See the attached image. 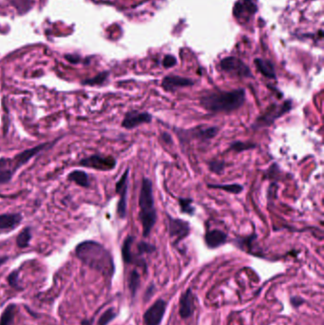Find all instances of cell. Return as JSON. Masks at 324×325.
Instances as JSON below:
<instances>
[{
    "instance_id": "obj_1",
    "label": "cell",
    "mask_w": 324,
    "mask_h": 325,
    "mask_svg": "<svg viewBox=\"0 0 324 325\" xmlns=\"http://www.w3.org/2000/svg\"><path fill=\"white\" fill-rule=\"evenodd\" d=\"M76 256L86 265L102 274L111 277L114 273V263L110 253L102 244L95 241H86L78 244Z\"/></svg>"
},
{
    "instance_id": "obj_2",
    "label": "cell",
    "mask_w": 324,
    "mask_h": 325,
    "mask_svg": "<svg viewBox=\"0 0 324 325\" xmlns=\"http://www.w3.org/2000/svg\"><path fill=\"white\" fill-rule=\"evenodd\" d=\"M246 99L245 90L238 88L234 90H217L204 95L200 98V104L211 113H230L241 108Z\"/></svg>"
},
{
    "instance_id": "obj_3",
    "label": "cell",
    "mask_w": 324,
    "mask_h": 325,
    "mask_svg": "<svg viewBox=\"0 0 324 325\" xmlns=\"http://www.w3.org/2000/svg\"><path fill=\"white\" fill-rule=\"evenodd\" d=\"M139 217L143 227V236L149 237L157 222V211L153 197V184L149 178H144L139 195Z\"/></svg>"
},
{
    "instance_id": "obj_4",
    "label": "cell",
    "mask_w": 324,
    "mask_h": 325,
    "mask_svg": "<svg viewBox=\"0 0 324 325\" xmlns=\"http://www.w3.org/2000/svg\"><path fill=\"white\" fill-rule=\"evenodd\" d=\"M292 108L293 103L291 100L284 102L281 105L272 104L264 110V112L257 118L255 123L252 125V128L254 129H259L270 127L277 119L291 111Z\"/></svg>"
},
{
    "instance_id": "obj_5",
    "label": "cell",
    "mask_w": 324,
    "mask_h": 325,
    "mask_svg": "<svg viewBox=\"0 0 324 325\" xmlns=\"http://www.w3.org/2000/svg\"><path fill=\"white\" fill-rule=\"evenodd\" d=\"M175 131L181 142L188 143L191 140L210 141L216 137L219 129L217 127L198 126L196 128L190 129H175Z\"/></svg>"
},
{
    "instance_id": "obj_6",
    "label": "cell",
    "mask_w": 324,
    "mask_h": 325,
    "mask_svg": "<svg viewBox=\"0 0 324 325\" xmlns=\"http://www.w3.org/2000/svg\"><path fill=\"white\" fill-rule=\"evenodd\" d=\"M220 68L226 74H229L233 76L241 77V78L252 77V73L250 71L249 67L246 66L239 58L233 57V56L223 58L220 63Z\"/></svg>"
},
{
    "instance_id": "obj_7",
    "label": "cell",
    "mask_w": 324,
    "mask_h": 325,
    "mask_svg": "<svg viewBox=\"0 0 324 325\" xmlns=\"http://www.w3.org/2000/svg\"><path fill=\"white\" fill-rule=\"evenodd\" d=\"M169 236L173 245H177L190 234V224L182 219H175L168 215Z\"/></svg>"
},
{
    "instance_id": "obj_8",
    "label": "cell",
    "mask_w": 324,
    "mask_h": 325,
    "mask_svg": "<svg viewBox=\"0 0 324 325\" xmlns=\"http://www.w3.org/2000/svg\"><path fill=\"white\" fill-rule=\"evenodd\" d=\"M79 165L88 169L108 171L116 167V160L112 156L91 155L82 159Z\"/></svg>"
},
{
    "instance_id": "obj_9",
    "label": "cell",
    "mask_w": 324,
    "mask_h": 325,
    "mask_svg": "<svg viewBox=\"0 0 324 325\" xmlns=\"http://www.w3.org/2000/svg\"><path fill=\"white\" fill-rule=\"evenodd\" d=\"M128 175L129 169H127L122 175L120 180L116 183L115 190L116 192L120 195L119 203L117 205V214L120 219H125L127 216V197H128Z\"/></svg>"
},
{
    "instance_id": "obj_10",
    "label": "cell",
    "mask_w": 324,
    "mask_h": 325,
    "mask_svg": "<svg viewBox=\"0 0 324 325\" xmlns=\"http://www.w3.org/2000/svg\"><path fill=\"white\" fill-rule=\"evenodd\" d=\"M152 121V115L146 111L130 110L125 115L122 121V127L124 129H133L143 124H149Z\"/></svg>"
},
{
    "instance_id": "obj_11",
    "label": "cell",
    "mask_w": 324,
    "mask_h": 325,
    "mask_svg": "<svg viewBox=\"0 0 324 325\" xmlns=\"http://www.w3.org/2000/svg\"><path fill=\"white\" fill-rule=\"evenodd\" d=\"M167 309V303L163 299L156 300L144 315L147 325H159L162 322L164 315Z\"/></svg>"
},
{
    "instance_id": "obj_12",
    "label": "cell",
    "mask_w": 324,
    "mask_h": 325,
    "mask_svg": "<svg viewBox=\"0 0 324 325\" xmlns=\"http://www.w3.org/2000/svg\"><path fill=\"white\" fill-rule=\"evenodd\" d=\"M53 144H48V143H44V144H41L38 145L36 147H34L33 149H26L24 151H22L20 153H18L17 155L14 156L13 160H10V165H14L13 167V171L14 173L17 171V170L21 168L22 166H24L26 163L29 162L32 158H34V156L37 155L38 153H40L42 150L48 148L49 146H51Z\"/></svg>"
},
{
    "instance_id": "obj_13",
    "label": "cell",
    "mask_w": 324,
    "mask_h": 325,
    "mask_svg": "<svg viewBox=\"0 0 324 325\" xmlns=\"http://www.w3.org/2000/svg\"><path fill=\"white\" fill-rule=\"evenodd\" d=\"M195 84L190 78L182 77L178 75H168L162 81V88L169 92H174L178 88L191 87Z\"/></svg>"
},
{
    "instance_id": "obj_14",
    "label": "cell",
    "mask_w": 324,
    "mask_h": 325,
    "mask_svg": "<svg viewBox=\"0 0 324 325\" xmlns=\"http://www.w3.org/2000/svg\"><path fill=\"white\" fill-rule=\"evenodd\" d=\"M256 11V5L251 0H240L234 8V15L239 20H247Z\"/></svg>"
},
{
    "instance_id": "obj_15",
    "label": "cell",
    "mask_w": 324,
    "mask_h": 325,
    "mask_svg": "<svg viewBox=\"0 0 324 325\" xmlns=\"http://www.w3.org/2000/svg\"><path fill=\"white\" fill-rule=\"evenodd\" d=\"M226 241H227V234L219 229L209 230L204 235V242L210 249H215L222 246L223 244L226 243Z\"/></svg>"
},
{
    "instance_id": "obj_16",
    "label": "cell",
    "mask_w": 324,
    "mask_h": 325,
    "mask_svg": "<svg viewBox=\"0 0 324 325\" xmlns=\"http://www.w3.org/2000/svg\"><path fill=\"white\" fill-rule=\"evenodd\" d=\"M179 304H180L179 313L182 318H188L193 315L194 308H195L194 296L190 289L187 290L182 294Z\"/></svg>"
},
{
    "instance_id": "obj_17",
    "label": "cell",
    "mask_w": 324,
    "mask_h": 325,
    "mask_svg": "<svg viewBox=\"0 0 324 325\" xmlns=\"http://www.w3.org/2000/svg\"><path fill=\"white\" fill-rule=\"evenodd\" d=\"M22 216L19 213H6L0 215V230H13L20 224Z\"/></svg>"
},
{
    "instance_id": "obj_18",
    "label": "cell",
    "mask_w": 324,
    "mask_h": 325,
    "mask_svg": "<svg viewBox=\"0 0 324 325\" xmlns=\"http://www.w3.org/2000/svg\"><path fill=\"white\" fill-rule=\"evenodd\" d=\"M134 241H135V238L133 236H128L124 241V244L122 246V256L126 264H133L136 262L135 257L131 250Z\"/></svg>"
},
{
    "instance_id": "obj_19",
    "label": "cell",
    "mask_w": 324,
    "mask_h": 325,
    "mask_svg": "<svg viewBox=\"0 0 324 325\" xmlns=\"http://www.w3.org/2000/svg\"><path fill=\"white\" fill-rule=\"evenodd\" d=\"M255 65H256L258 71L262 74V75L270 78V79H275L276 78V73H275V68L273 64L268 60H264L261 58H257L255 59Z\"/></svg>"
},
{
    "instance_id": "obj_20",
    "label": "cell",
    "mask_w": 324,
    "mask_h": 325,
    "mask_svg": "<svg viewBox=\"0 0 324 325\" xmlns=\"http://www.w3.org/2000/svg\"><path fill=\"white\" fill-rule=\"evenodd\" d=\"M68 179L83 188H88L90 184L88 174L82 170H74L68 174Z\"/></svg>"
},
{
    "instance_id": "obj_21",
    "label": "cell",
    "mask_w": 324,
    "mask_h": 325,
    "mask_svg": "<svg viewBox=\"0 0 324 325\" xmlns=\"http://www.w3.org/2000/svg\"><path fill=\"white\" fill-rule=\"evenodd\" d=\"M207 187L210 189H213V190H224V191H227V192L233 193V194H240L243 190V185L239 184V183H226V184L209 183Z\"/></svg>"
},
{
    "instance_id": "obj_22",
    "label": "cell",
    "mask_w": 324,
    "mask_h": 325,
    "mask_svg": "<svg viewBox=\"0 0 324 325\" xmlns=\"http://www.w3.org/2000/svg\"><path fill=\"white\" fill-rule=\"evenodd\" d=\"M15 305H11L4 310L0 318V325H12L15 315Z\"/></svg>"
},
{
    "instance_id": "obj_23",
    "label": "cell",
    "mask_w": 324,
    "mask_h": 325,
    "mask_svg": "<svg viewBox=\"0 0 324 325\" xmlns=\"http://www.w3.org/2000/svg\"><path fill=\"white\" fill-rule=\"evenodd\" d=\"M31 239H32L31 228L26 227L18 234V236L16 238V244L20 248L27 247L29 244H30V242H31Z\"/></svg>"
},
{
    "instance_id": "obj_24",
    "label": "cell",
    "mask_w": 324,
    "mask_h": 325,
    "mask_svg": "<svg viewBox=\"0 0 324 325\" xmlns=\"http://www.w3.org/2000/svg\"><path fill=\"white\" fill-rule=\"evenodd\" d=\"M179 205H180V210L182 213L188 214L190 216H193L195 213V207L192 205L193 200L190 198H180L179 201Z\"/></svg>"
},
{
    "instance_id": "obj_25",
    "label": "cell",
    "mask_w": 324,
    "mask_h": 325,
    "mask_svg": "<svg viewBox=\"0 0 324 325\" xmlns=\"http://www.w3.org/2000/svg\"><path fill=\"white\" fill-rule=\"evenodd\" d=\"M256 147L257 145L255 143L236 141V142H233L230 145V149L235 151L236 153H240V152H243L246 150L256 149Z\"/></svg>"
},
{
    "instance_id": "obj_26",
    "label": "cell",
    "mask_w": 324,
    "mask_h": 325,
    "mask_svg": "<svg viewBox=\"0 0 324 325\" xmlns=\"http://www.w3.org/2000/svg\"><path fill=\"white\" fill-rule=\"evenodd\" d=\"M140 275L139 273L136 270H133L131 272L130 276H129V281H128V286H129V289L131 291V294L134 296L136 294V291L138 290L139 286H140Z\"/></svg>"
},
{
    "instance_id": "obj_27",
    "label": "cell",
    "mask_w": 324,
    "mask_h": 325,
    "mask_svg": "<svg viewBox=\"0 0 324 325\" xmlns=\"http://www.w3.org/2000/svg\"><path fill=\"white\" fill-rule=\"evenodd\" d=\"M137 250H138L139 255H143L145 253L150 254L156 250V247L154 245L147 243V242H140L137 245Z\"/></svg>"
},
{
    "instance_id": "obj_28",
    "label": "cell",
    "mask_w": 324,
    "mask_h": 325,
    "mask_svg": "<svg viewBox=\"0 0 324 325\" xmlns=\"http://www.w3.org/2000/svg\"><path fill=\"white\" fill-rule=\"evenodd\" d=\"M115 317H116V313L112 308H110L105 312L100 317L98 325H108Z\"/></svg>"
},
{
    "instance_id": "obj_29",
    "label": "cell",
    "mask_w": 324,
    "mask_h": 325,
    "mask_svg": "<svg viewBox=\"0 0 324 325\" xmlns=\"http://www.w3.org/2000/svg\"><path fill=\"white\" fill-rule=\"evenodd\" d=\"M108 75V73H103L101 75H97L96 77L92 78V79H89V80H87V81L83 82V84H85V85H90V86L102 85V84H104L105 81L107 80Z\"/></svg>"
},
{
    "instance_id": "obj_30",
    "label": "cell",
    "mask_w": 324,
    "mask_h": 325,
    "mask_svg": "<svg viewBox=\"0 0 324 325\" xmlns=\"http://www.w3.org/2000/svg\"><path fill=\"white\" fill-rule=\"evenodd\" d=\"M210 171L216 173V174H222L225 169V164L222 161H211L209 164Z\"/></svg>"
},
{
    "instance_id": "obj_31",
    "label": "cell",
    "mask_w": 324,
    "mask_h": 325,
    "mask_svg": "<svg viewBox=\"0 0 324 325\" xmlns=\"http://www.w3.org/2000/svg\"><path fill=\"white\" fill-rule=\"evenodd\" d=\"M177 64V59L173 55H166L164 60H163V66L165 68H169L174 67Z\"/></svg>"
},
{
    "instance_id": "obj_32",
    "label": "cell",
    "mask_w": 324,
    "mask_h": 325,
    "mask_svg": "<svg viewBox=\"0 0 324 325\" xmlns=\"http://www.w3.org/2000/svg\"><path fill=\"white\" fill-rule=\"evenodd\" d=\"M279 173H280V169H279L277 164H273L270 168H269V170L265 172L264 177H265V178H270V179L272 178V179H273V178L276 176V175H277Z\"/></svg>"
},
{
    "instance_id": "obj_33",
    "label": "cell",
    "mask_w": 324,
    "mask_h": 325,
    "mask_svg": "<svg viewBox=\"0 0 324 325\" xmlns=\"http://www.w3.org/2000/svg\"><path fill=\"white\" fill-rule=\"evenodd\" d=\"M8 282H9V284L12 285V286L18 287V273L15 272V271L13 272V273L9 276Z\"/></svg>"
},
{
    "instance_id": "obj_34",
    "label": "cell",
    "mask_w": 324,
    "mask_h": 325,
    "mask_svg": "<svg viewBox=\"0 0 324 325\" xmlns=\"http://www.w3.org/2000/svg\"><path fill=\"white\" fill-rule=\"evenodd\" d=\"M161 137H162V140L165 142V144H167V145L172 144V137L168 132H163Z\"/></svg>"
},
{
    "instance_id": "obj_35",
    "label": "cell",
    "mask_w": 324,
    "mask_h": 325,
    "mask_svg": "<svg viewBox=\"0 0 324 325\" xmlns=\"http://www.w3.org/2000/svg\"><path fill=\"white\" fill-rule=\"evenodd\" d=\"M303 303H304V300H303V299L300 298L294 297V298H291V304H292L293 306H295V307H297V306L303 305Z\"/></svg>"
},
{
    "instance_id": "obj_36",
    "label": "cell",
    "mask_w": 324,
    "mask_h": 325,
    "mask_svg": "<svg viewBox=\"0 0 324 325\" xmlns=\"http://www.w3.org/2000/svg\"><path fill=\"white\" fill-rule=\"evenodd\" d=\"M154 291V286L153 285H151L150 287H149V289H148V291L146 293V298H149L151 297V295H152V292Z\"/></svg>"
},
{
    "instance_id": "obj_37",
    "label": "cell",
    "mask_w": 324,
    "mask_h": 325,
    "mask_svg": "<svg viewBox=\"0 0 324 325\" xmlns=\"http://www.w3.org/2000/svg\"><path fill=\"white\" fill-rule=\"evenodd\" d=\"M7 261V257L0 258V265Z\"/></svg>"
},
{
    "instance_id": "obj_38",
    "label": "cell",
    "mask_w": 324,
    "mask_h": 325,
    "mask_svg": "<svg viewBox=\"0 0 324 325\" xmlns=\"http://www.w3.org/2000/svg\"><path fill=\"white\" fill-rule=\"evenodd\" d=\"M82 325H90V323H89L88 321H87V320H85V321H83Z\"/></svg>"
}]
</instances>
